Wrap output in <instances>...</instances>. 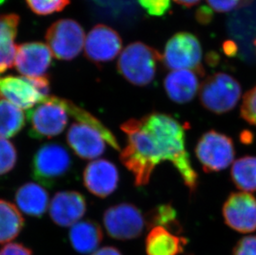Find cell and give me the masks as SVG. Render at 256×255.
<instances>
[{"label":"cell","mask_w":256,"mask_h":255,"mask_svg":"<svg viewBox=\"0 0 256 255\" xmlns=\"http://www.w3.org/2000/svg\"><path fill=\"white\" fill-rule=\"evenodd\" d=\"M5 1H6V0H0V5L2 4Z\"/></svg>","instance_id":"obj_38"},{"label":"cell","mask_w":256,"mask_h":255,"mask_svg":"<svg viewBox=\"0 0 256 255\" xmlns=\"http://www.w3.org/2000/svg\"><path fill=\"white\" fill-rule=\"evenodd\" d=\"M206 2L213 11L218 12H228L246 6L244 0H206Z\"/></svg>","instance_id":"obj_32"},{"label":"cell","mask_w":256,"mask_h":255,"mask_svg":"<svg viewBox=\"0 0 256 255\" xmlns=\"http://www.w3.org/2000/svg\"><path fill=\"white\" fill-rule=\"evenodd\" d=\"M90 255H123L121 254L120 251L118 248L112 246H106L103 248H99L96 251H94V253H92Z\"/></svg>","instance_id":"obj_36"},{"label":"cell","mask_w":256,"mask_h":255,"mask_svg":"<svg viewBox=\"0 0 256 255\" xmlns=\"http://www.w3.org/2000/svg\"><path fill=\"white\" fill-rule=\"evenodd\" d=\"M17 162V150L12 142L0 138V176L12 171Z\"/></svg>","instance_id":"obj_27"},{"label":"cell","mask_w":256,"mask_h":255,"mask_svg":"<svg viewBox=\"0 0 256 255\" xmlns=\"http://www.w3.org/2000/svg\"><path fill=\"white\" fill-rule=\"evenodd\" d=\"M233 255H256V236L240 238L233 248Z\"/></svg>","instance_id":"obj_31"},{"label":"cell","mask_w":256,"mask_h":255,"mask_svg":"<svg viewBox=\"0 0 256 255\" xmlns=\"http://www.w3.org/2000/svg\"><path fill=\"white\" fill-rule=\"evenodd\" d=\"M122 39L110 26L104 24L94 26L85 41L86 58L96 64L109 62L120 53Z\"/></svg>","instance_id":"obj_12"},{"label":"cell","mask_w":256,"mask_h":255,"mask_svg":"<svg viewBox=\"0 0 256 255\" xmlns=\"http://www.w3.org/2000/svg\"><path fill=\"white\" fill-rule=\"evenodd\" d=\"M68 116L63 99L46 96L27 112L29 135L36 140L56 137L68 126Z\"/></svg>","instance_id":"obj_4"},{"label":"cell","mask_w":256,"mask_h":255,"mask_svg":"<svg viewBox=\"0 0 256 255\" xmlns=\"http://www.w3.org/2000/svg\"><path fill=\"white\" fill-rule=\"evenodd\" d=\"M195 154L203 171L218 172L228 168L236 155L234 142L228 135L216 130H209L199 138Z\"/></svg>","instance_id":"obj_8"},{"label":"cell","mask_w":256,"mask_h":255,"mask_svg":"<svg viewBox=\"0 0 256 255\" xmlns=\"http://www.w3.org/2000/svg\"><path fill=\"white\" fill-rule=\"evenodd\" d=\"M160 62H162V55L156 49L136 42L120 53L117 69L127 82L137 86H145L154 79Z\"/></svg>","instance_id":"obj_2"},{"label":"cell","mask_w":256,"mask_h":255,"mask_svg":"<svg viewBox=\"0 0 256 255\" xmlns=\"http://www.w3.org/2000/svg\"><path fill=\"white\" fill-rule=\"evenodd\" d=\"M223 52L225 53L226 56H228L229 58L236 56L238 52V46L234 41L232 40H228L225 41L222 44Z\"/></svg>","instance_id":"obj_35"},{"label":"cell","mask_w":256,"mask_h":255,"mask_svg":"<svg viewBox=\"0 0 256 255\" xmlns=\"http://www.w3.org/2000/svg\"><path fill=\"white\" fill-rule=\"evenodd\" d=\"M150 16L161 17L171 8V0H138Z\"/></svg>","instance_id":"obj_30"},{"label":"cell","mask_w":256,"mask_h":255,"mask_svg":"<svg viewBox=\"0 0 256 255\" xmlns=\"http://www.w3.org/2000/svg\"><path fill=\"white\" fill-rule=\"evenodd\" d=\"M242 90L236 78L224 72L208 76L200 84L199 98L204 108L223 114L232 110L242 97Z\"/></svg>","instance_id":"obj_3"},{"label":"cell","mask_w":256,"mask_h":255,"mask_svg":"<svg viewBox=\"0 0 256 255\" xmlns=\"http://www.w3.org/2000/svg\"><path fill=\"white\" fill-rule=\"evenodd\" d=\"M0 255H34L30 248L22 244L10 243L0 250Z\"/></svg>","instance_id":"obj_33"},{"label":"cell","mask_w":256,"mask_h":255,"mask_svg":"<svg viewBox=\"0 0 256 255\" xmlns=\"http://www.w3.org/2000/svg\"><path fill=\"white\" fill-rule=\"evenodd\" d=\"M120 128L127 135V145L120 158L133 174L136 186L147 185L156 166L170 162L190 192L196 190L198 175L186 151L185 124L167 114L152 112L128 120Z\"/></svg>","instance_id":"obj_1"},{"label":"cell","mask_w":256,"mask_h":255,"mask_svg":"<svg viewBox=\"0 0 256 255\" xmlns=\"http://www.w3.org/2000/svg\"><path fill=\"white\" fill-rule=\"evenodd\" d=\"M230 178L242 192H256V156H242L234 161L230 169Z\"/></svg>","instance_id":"obj_23"},{"label":"cell","mask_w":256,"mask_h":255,"mask_svg":"<svg viewBox=\"0 0 256 255\" xmlns=\"http://www.w3.org/2000/svg\"><path fill=\"white\" fill-rule=\"evenodd\" d=\"M254 46H256V39L254 41Z\"/></svg>","instance_id":"obj_39"},{"label":"cell","mask_w":256,"mask_h":255,"mask_svg":"<svg viewBox=\"0 0 256 255\" xmlns=\"http://www.w3.org/2000/svg\"><path fill=\"white\" fill-rule=\"evenodd\" d=\"M63 104L65 106L66 110L68 114L75 118L78 123L86 124L88 126L94 128L98 130L104 137L107 144L112 146L114 150L120 151V147L118 145L114 135L107 128L98 118H96L93 114L89 113L84 108H80L73 102H69L68 100L63 99Z\"/></svg>","instance_id":"obj_25"},{"label":"cell","mask_w":256,"mask_h":255,"mask_svg":"<svg viewBox=\"0 0 256 255\" xmlns=\"http://www.w3.org/2000/svg\"><path fill=\"white\" fill-rule=\"evenodd\" d=\"M194 70H172L164 79L165 92L172 102L186 104L195 98L200 90L198 76Z\"/></svg>","instance_id":"obj_17"},{"label":"cell","mask_w":256,"mask_h":255,"mask_svg":"<svg viewBox=\"0 0 256 255\" xmlns=\"http://www.w3.org/2000/svg\"><path fill=\"white\" fill-rule=\"evenodd\" d=\"M174 1L178 4L182 5L184 7L190 8L198 4L200 2V0H174Z\"/></svg>","instance_id":"obj_37"},{"label":"cell","mask_w":256,"mask_h":255,"mask_svg":"<svg viewBox=\"0 0 256 255\" xmlns=\"http://www.w3.org/2000/svg\"><path fill=\"white\" fill-rule=\"evenodd\" d=\"M49 80L46 76L31 78L8 76L0 78V98L21 110H30L48 96Z\"/></svg>","instance_id":"obj_6"},{"label":"cell","mask_w":256,"mask_h":255,"mask_svg":"<svg viewBox=\"0 0 256 255\" xmlns=\"http://www.w3.org/2000/svg\"><path fill=\"white\" fill-rule=\"evenodd\" d=\"M188 240L162 226L151 228L145 241L147 255H178L184 253Z\"/></svg>","instance_id":"obj_19"},{"label":"cell","mask_w":256,"mask_h":255,"mask_svg":"<svg viewBox=\"0 0 256 255\" xmlns=\"http://www.w3.org/2000/svg\"><path fill=\"white\" fill-rule=\"evenodd\" d=\"M20 17L8 14L0 17V74L14 66L18 45L15 44Z\"/></svg>","instance_id":"obj_18"},{"label":"cell","mask_w":256,"mask_h":255,"mask_svg":"<svg viewBox=\"0 0 256 255\" xmlns=\"http://www.w3.org/2000/svg\"><path fill=\"white\" fill-rule=\"evenodd\" d=\"M15 202L18 208L28 216L41 217L48 207V193L38 184L25 183L16 192Z\"/></svg>","instance_id":"obj_21"},{"label":"cell","mask_w":256,"mask_h":255,"mask_svg":"<svg viewBox=\"0 0 256 255\" xmlns=\"http://www.w3.org/2000/svg\"><path fill=\"white\" fill-rule=\"evenodd\" d=\"M85 32L80 24L73 20H60L48 29L46 41L55 58L70 60L82 51Z\"/></svg>","instance_id":"obj_9"},{"label":"cell","mask_w":256,"mask_h":255,"mask_svg":"<svg viewBox=\"0 0 256 255\" xmlns=\"http://www.w3.org/2000/svg\"><path fill=\"white\" fill-rule=\"evenodd\" d=\"M52 52L42 42H27L18 45L14 66L22 76H46L52 63Z\"/></svg>","instance_id":"obj_13"},{"label":"cell","mask_w":256,"mask_h":255,"mask_svg":"<svg viewBox=\"0 0 256 255\" xmlns=\"http://www.w3.org/2000/svg\"><path fill=\"white\" fill-rule=\"evenodd\" d=\"M118 169L112 162L99 159L90 162L83 172L84 185L87 190L98 198L112 195L118 186Z\"/></svg>","instance_id":"obj_14"},{"label":"cell","mask_w":256,"mask_h":255,"mask_svg":"<svg viewBox=\"0 0 256 255\" xmlns=\"http://www.w3.org/2000/svg\"><path fill=\"white\" fill-rule=\"evenodd\" d=\"M26 2L34 14L45 16L62 11L70 0H26Z\"/></svg>","instance_id":"obj_28"},{"label":"cell","mask_w":256,"mask_h":255,"mask_svg":"<svg viewBox=\"0 0 256 255\" xmlns=\"http://www.w3.org/2000/svg\"><path fill=\"white\" fill-rule=\"evenodd\" d=\"M213 18V10L210 8L202 6L196 10V20L200 24L208 25Z\"/></svg>","instance_id":"obj_34"},{"label":"cell","mask_w":256,"mask_h":255,"mask_svg":"<svg viewBox=\"0 0 256 255\" xmlns=\"http://www.w3.org/2000/svg\"><path fill=\"white\" fill-rule=\"evenodd\" d=\"M103 223L112 238L126 241L138 238L142 234L145 219L140 210L134 204L120 203L104 212Z\"/></svg>","instance_id":"obj_10"},{"label":"cell","mask_w":256,"mask_h":255,"mask_svg":"<svg viewBox=\"0 0 256 255\" xmlns=\"http://www.w3.org/2000/svg\"><path fill=\"white\" fill-rule=\"evenodd\" d=\"M240 116L247 123L256 127V86L243 96Z\"/></svg>","instance_id":"obj_29"},{"label":"cell","mask_w":256,"mask_h":255,"mask_svg":"<svg viewBox=\"0 0 256 255\" xmlns=\"http://www.w3.org/2000/svg\"><path fill=\"white\" fill-rule=\"evenodd\" d=\"M72 158L68 150L58 144H44L34 154L32 176L42 185L51 188L68 174Z\"/></svg>","instance_id":"obj_7"},{"label":"cell","mask_w":256,"mask_h":255,"mask_svg":"<svg viewBox=\"0 0 256 255\" xmlns=\"http://www.w3.org/2000/svg\"><path fill=\"white\" fill-rule=\"evenodd\" d=\"M66 140L70 148L82 159L97 158L106 148L103 135L86 124H72L68 130Z\"/></svg>","instance_id":"obj_16"},{"label":"cell","mask_w":256,"mask_h":255,"mask_svg":"<svg viewBox=\"0 0 256 255\" xmlns=\"http://www.w3.org/2000/svg\"><path fill=\"white\" fill-rule=\"evenodd\" d=\"M222 214L230 229L242 234L256 230V198L250 193L230 194L223 204Z\"/></svg>","instance_id":"obj_11"},{"label":"cell","mask_w":256,"mask_h":255,"mask_svg":"<svg viewBox=\"0 0 256 255\" xmlns=\"http://www.w3.org/2000/svg\"><path fill=\"white\" fill-rule=\"evenodd\" d=\"M25 126V114L21 108L6 100L0 99V138L14 137Z\"/></svg>","instance_id":"obj_24"},{"label":"cell","mask_w":256,"mask_h":255,"mask_svg":"<svg viewBox=\"0 0 256 255\" xmlns=\"http://www.w3.org/2000/svg\"><path fill=\"white\" fill-rule=\"evenodd\" d=\"M24 226V220L16 206L0 199V244L14 240Z\"/></svg>","instance_id":"obj_22"},{"label":"cell","mask_w":256,"mask_h":255,"mask_svg":"<svg viewBox=\"0 0 256 255\" xmlns=\"http://www.w3.org/2000/svg\"><path fill=\"white\" fill-rule=\"evenodd\" d=\"M103 240L100 224L93 220H82L73 224L69 231V240L78 253H94Z\"/></svg>","instance_id":"obj_20"},{"label":"cell","mask_w":256,"mask_h":255,"mask_svg":"<svg viewBox=\"0 0 256 255\" xmlns=\"http://www.w3.org/2000/svg\"><path fill=\"white\" fill-rule=\"evenodd\" d=\"M148 226H162L178 234L182 231L176 210L171 204H162L155 207L148 213Z\"/></svg>","instance_id":"obj_26"},{"label":"cell","mask_w":256,"mask_h":255,"mask_svg":"<svg viewBox=\"0 0 256 255\" xmlns=\"http://www.w3.org/2000/svg\"><path fill=\"white\" fill-rule=\"evenodd\" d=\"M86 212V202L82 194L75 190L56 193L49 207L52 222L59 226H72Z\"/></svg>","instance_id":"obj_15"},{"label":"cell","mask_w":256,"mask_h":255,"mask_svg":"<svg viewBox=\"0 0 256 255\" xmlns=\"http://www.w3.org/2000/svg\"><path fill=\"white\" fill-rule=\"evenodd\" d=\"M202 48L198 39L188 32L172 36L165 46L162 62L172 70H190L200 76L205 74L202 64Z\"/></svg>","instance_id":"obj_5"}]
</instances>
